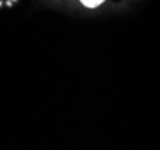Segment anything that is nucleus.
Returning a JSON list of instances; mask_svg holds the SVG:
<instances>
[{"label":"nucleus","mask_w":160,"mask_h":150,"mask_svg":"<svg viewBox=\"0 0 160 150\" xmlns=\"http://www.w3.org/2000/svg\"><path fill=\"white\" fill-rule=\"evenodd\" d=\"M80 1H81V4H82L83 6H86V7L95 8V7H98V6H100L105 0H80Z\"/></svg>","instance_id":"f257e3e1"}]
</instances>
